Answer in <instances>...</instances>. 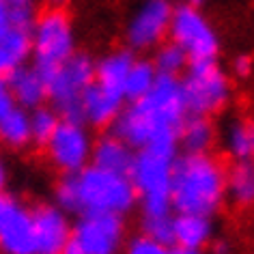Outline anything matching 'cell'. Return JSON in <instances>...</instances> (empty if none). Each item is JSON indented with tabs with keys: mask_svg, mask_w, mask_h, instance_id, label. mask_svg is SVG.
Listing matches in <instances>:
<instances>
[{
	"mask_svg": "<svg viewBox=\"0 0 254 254\" xmlns=\"http://www.w3.org/2000/svg\"><path fill=\"white\" fill-rule=\"evenodd\" d=\"M188 117L179 75L160 73L153 88L140 99L129 101L112 123V131L134 151L151 149L177 155V131Z\"/></svg>",
	"mask_w": 254,
	"mask_h": 254,
	"instance_id": "1",
	"label": "cell"
},
{
	"mask_svg": "<svg viewBox=\"0 0 254 254\" xmlns=\"http://www.w3.org/2000/svg\"><path fill=\"white\" fill-rule=\"evenodd\" d=\"M226 200V168L211 153L177 155L170 173V205L177 213L209 215Z\"/></svg>",
	"mask_w": 254,
	"mask_h": 254,
	"instance_id": "2",
	"label": "cell"
},
{
	"mask_svg": "<svg viewBox=\"0 0 254 254\" xmlns=\"http://www.w3.org/2000/svg\"><path fill=\"white\" fill-rule=\"evenodd\" d=\"M75 190H78L80 213H117L125 215L138 205V194L127 173L99 168L88 164L78 173H73Z\"/></svg>",
	"mask_w": 254,
	"mask_h": 254,
	"instance_id": "3",
	"label": "cell"
},
{
	"mask_svg": "<svg viewBox=\"0 0 254 254\" xmlns=\"http://www.w3.org/2000/svg\"><path fill=\"white\" fill-rule=\"evenodd\" d=\"M177 155L160 153V151L140 149L136 151L131 162L129 175L138 194V205L142 207L144 215L173 213L170 205V173Z\"/></svg>",
	"mask_w": 254,
	"mask_h": 254,
	"instance_id": "4",
	"label": "cell"
},
{
	"mask_svg": "<svg viewBox=\"0 0 254 254\" xmlns=\"http://www.w3.org/2000/svg\"><path fill=\"white\" fill-rule=\"evenodd\" d=\"M179 82L190 114L213 117L224 110L233 97V82L215 61L190 63Z\"/></svg>",
	"mask_w": 254,
	"mask_h": 254,
	"instance_id": "5",
	"label": "cell"
},
{
	"mask_svg": "<svg viewBox=\"0 0 254 254\" xmlns=\"http://www.w3.org/2000/svg\"><path fill=\"white\" fill-rule=\"evenodd\" d=\"M75 52V30L65 9H48L30 28L33 65L46 75Z\"/></svg>",
	"mask_w": 254,
	"mask_h": 254,
	"instance_id": "6",
	"label": "cell"
},
{
	"mask_svg": "<svg viewBox=\"0 0 254 254\" xmlns=\"http://www.w3.org/2000/svg\"><path fill=\"white\" fill-rule=\"evenodd\" d=\"M95 80V61L84 52H73L65 63L46 73L48 101L61 119L82 121V93Z\"/></svg>",
	"mask_w": 254,
	"mask_h": 254,
	"instance_id": "7",
	"label": "cell"
},
{
	"mask_svg": "<svg viewBox=\"0 0 254 254\" xmlns=\"http://www.w3.org/2000/svg\"><path fill=\"white\" fill-rule=\"evenodd\" d=\"M168 37L175 46H179L188 54L190 63L215 61L220 52V37L209 17L200 7L179 2L173 9Z\"/></svg>",
	"mask_w": 254,
	"mask_h": 254,
	"instance_id": "8",
	"label": "cell"
},
{
	"mask_svg": "<svg viewBox=\"0 0 254 254\" xmlns=\"http://www.w3.org/2000/svg\"><path fill=\"white\" fill-rule=\"evenodd\" d=\"M50 164L63 175H73L91 164L93 136L84 121L61 119L50 140L43 144Z\"/></svg>",
	"mask_w": 254,
	"mask_h": 254,
	"instance_id": "9",
	"label": "cell"
},
{
	"mask_svg": "<svg viewBox=\"0 0 254 254\" xmlns=\"http://www.w3.org/2000/svg\"><path fill=\"white\" fill-rule=\"evenodd\" d=\"M71 244L84 254H119L125 246V222L117 213L84 211L71 224Z\"/></svg>",
	"mask_w": 254,
	"mask_h": 254,
	"instance_id": "10",
	"label": "cell"
},
{
	"mask_svg": "<svg viewBox=\"0 0 254 254\" xmlns=\"http://www.w3.org/2000/svg\"><path fill=\"white\" fill-rule=\"evenodd\" d=\"M173 9L175 4L170 0H144L127 22L125 37L129 48L136 52H149L166 41Z\"/></svg>",
	"mask_w": 254,
	"mask_h": 254,
	"instance_id": "11",
	"label": "cell"
},
{
	"mask_svg": "<svg viewBox=\"0 0 254 254\" xmlns=\"http://www.w3.org/2000/svg\"><path fill=\"white\" fill-rule=\"evenodd\" d=\"M35 226V254H61L71 241V220L54 202L30 209Z\"/></svg>",
	"mask_w": 254,
	"mask_h": 254,
	"instance_id": "12",
	"label": "cell"
},
{
	"mask_svg": "<svg viewBox=\"0 0 254 254\" xmlns=\"http://www.w3.org/2000/svg\"><path fill=\"white\" fill-rule=\"evenodd\" d=\"M0 252L2 254H35L33 213L22 202L11 200L0 220Z\"/></svg>",
	"mask_w": 254,
	"mask_h": 254,
	"instance_id": "13",
	"label": "cell"
},
{
	"mask_svg": "<svg viewBox=\"0 0 254 254\" xmlns=\"http://www.w3.org/2000/svg\"><path fill=\"white\" fill-rule=\"evenodd\" d=\"M125 101L127 99L121 91L104 86L93 80V84H88L80 99L82 121L88 127H112L114 119L123 110Z\"/></svg>",
	"mask_w": 254,
	"mask_h": 254,
	"instance_id": "14",
	"label": "cell"
},
{
	"mask_svg": "<svg viewBox=\"0 0 254 254\" xmlns=\"http://www.w3.org/2000/svg\"><path fill=\"white\" fill-rule=\"evenodd\" d=\"M7 84L13 93L15 106L24 108V110H33L37 106H43L48 101V84H46V75H43L35 65L24 63L11 71L7 78Z\"/></svg>",
	"mask_w": 254,
	"mask_h": 254,
	"instance_id": "15",
	"label": "cell"
},
{
	"mask_svg": "<svg viewBox=\"0 0 254 254\" xmlns=\"http://www.w3.org/2000/svg\"><path fill=\"white\" fill-rule=\"evenodd\" d=\"M134 155L136 151L123 138L114 131H108V134H101L97 140H93L91 164L106 170H114V173H127L134 162Z\"/></svg>",
	"mask_w": 254,
	"mask_h": 254,
	"instance_id": "16",
	"label": "cell"
},
{
	"mask_svg": "<svg viewBox=\"0 0 254 254\" xmlns=\"http://www.w3.org/2000/svg\"><path fill=\"white\" fill-rule=\"evenodd\" d=\"M213 239V224L209 215L177 213L173 215V241L179 248H205Z\"/></svg>",
	"mask_w": 254,
	"mask_h": 254,
	"instance_id": "17",
	"label": "cell"
},
{
	"mask_svg": "<svg viewBox=\"0 0 254 254\" xmlns=\"http://www.w3.org/2000/svg\"><path fill=\"white\" fill-rule=\"evenodd\" d=\"M30 59V30L11 26L0 35V78H7Z\"/></svg>",
	"mask_w": 254,
	"mask_h": 254,
	"instance_id": "18",
	"label": "cell"
},
{
	"mask_svg": "<svg viewBox=\"0 0 254 254\" xmlns=\"http://www.w3.org/2000/svg\"><path fill=\"white\" fill-rule=\"evenodd\" d=\"M177 140H179V147L186 153H209L215 142V129L209 117L188 112V117L179 125Z\"/></svg>",
	"mask_w": 254,
	"mask_h": 254,
	"instance_id": "19",
	"label": "cell"
},
{
	"mask_svg": "<svg viewBox=\"0 0 254 254\" xmlns=\"http://www.w3.org/2000/svg\"><path fill=\"white\" fill-rule=\"evenodd\" d=\"M226 198L237 207L254 205V157L235 160L226 168Z\"/></svg>",
	"mask_w": 254,
	"mask_h": 254,
	"instance_id": "20",
	"label": "cell"
},
{
	"mask_svg": "<svg viewBox=\"0 0 254 254\" xmlns=\"http://www.w3.org/2000/svg\"><path fill=\"white\" fill-rule=\"evenodd\" d=\"M134 59L136 56L129 50H114V52L101 56L99 61H95V82L123 93L127 71H129Z\"/></svg>",
	"mask_w": 254,
	"mask_h": 254,
	"instance_id": "21",
	"label": "cell"
},
{
	"mask_svg": "<svg viewBox=\"0 0 254 254\" xmlns=\"http://www.w3.org/2000/svg\"><path fill=\"white\" fill-rule=\"evenodd\" d=\"M33 142L30 138V121H28V110L15 106L11 112L0 117V144L9 149H26Z\"/></svg>",
	"mask_w": 254,
	"mask_h": 254,
	"instance_id": "22",
	"label": "cell"
},
{
	"mask_svg": "<svg viewBox=\"0 0 254 254\" xmlns=\"http://www.w3.org/2000/svg\"><path fill=\"white\" fill-rule=\"evenodd\" d=\"M157 69L153 65V61L149 59H134L129 71H127L125 84H123V95L127 101H134L144 97L151 88H153L155 80H157Z\"/></svg>",
	"mask_w": 254,
	"mask_h": 254,
	"instance_id": "23",
	"label": "cell"
},
{
	"mask_svg": "<svg viewBox=\"0 0 254 254\" xmlns=\"http://www.w3.org/2000/svg\"><path fill=\"white\" fill-rule=\"evenodd\" d=\"M226 151L233 160L254 157V125L248 121H235L226 127L224 134Z\"/></svg>",
	"mask_w": 254,
	"mask_h": 254,
	"instance_id": "24",
	"label": "cell"
},
{
	"mask_svg": "<svg viewBox=\"0 0 254 254\" xmlns=\"http://www.w3.org/2000/svg\"><path fill=\"white\" fill-rule=\"evenodd\" d=\"M28 121H30V138H33V142L43 147L50 140V136L54 134V129L59 127L61 114L52 106L43 104L28 110Z\"/></svg>",
	"mask_w": 254,
	"mask_h": 254,
	"instance_id": "25",
	"label": "cell"
},
{
	"mask_svg": "<svg viewBox=\"0 0 254 254\" xmlns=\"http://www.w3.org/2000/svg\"><path fill=\"white\" fill-rule=\"evenodd\" d=\"M153 65L157 69V73L181 75L186 71V67L190 65V61H188V54L183 52L179 46H175L173 41H168V43H160V46L155 48Z\"/></svg>",
	"mask_w": 254,
	"mask_h": 254,
	"instance_id": "26",
	"label": "cell"
},
{
	"mask_svg": "<svg viewBox=\"0 0 254 254\" xmlns=\"http://www.w3.org/2000/svg\"><path fill=\"white\" fill-rule=\"evenodd\" d=\"M142 233L151 239H157L162 244L175 246L173 241V213H160V215H144L142 218Z\"/></svg>",
	"mask_w": 254,
	"mask_h": 254,
	"instance_id": "27",
	"label": "cell"
},
{
	"mask_svg": "<svg viewBox=\"0 0 254 254\" xmlns=\"http://www.w3.org/2000/svg\"><path fill=\"white\" fill-rule=\"evenodd\" d=\"M54 205L61 207L65 213H80L78 205V190H75L73 175H63V179L54 188Z\"/></svg>",
	"mask_w": 254,
	"mask_h": 254,
	"instance_id": "28",
	"label": "cell"
},
{
	"mask_svg": "<svg viewBox=\"0 0 254 254\" xmlns=\"http://www.w3.org/2000/svg\"><path fill=\"white\" fill-rule=\"evenodd\" d=\"M123 248H125V254H173V246L162 244L157 239H151L144 233L129 239Z\"/></svg>",
	"mask_w": 254,
	"mask_h": 254,
	"instance_id": "29",
	"label": "cell"
},
{
	"mask_svg": "<svg viewBox=\"0 0 254 254\" xmlns=\"http://www.w3.org/2000/svg\"><path fill=\"white\" fill-rule=\"evenodd\" d=\"M37 20L33 2H22V4H11V24L22 28H33V24Z\"/></svg>",
	"mask_w": 254,
	"mask_h": 254,
	"instance_id": "30",
	"label": "cell"
},
{
	"mask_svg": "<svg viewBox=\"0 0 254 254\" xmlns=\"http://www.w3.org/2000/svg\"><path fill=\"white\" fill-rule=\"evenodd\" d=\"M15 108V99H13V93L7 84V80L0 78V117H4L7 112H11Z\"/></svg>",
	"mask_w": 254,
	"mask_h": 254,
	"instance_id": "31",
	"label": "cell"
},
{
	"mask_svg": "<svg viewBox=\"0 0 254 254\" xmlns=\"http://www.w3.org/2000/svg\"><path fill=\"white\" fill-rule=\"evenodd\" d=\"M252 59L248 54H239L237 59L233 61V71L235 75H239V78H248V75L252 73Z\"/></svg>",
	"mask_w": 254,
	"mask_h": 254,
	"instance_id": "32",
	"label": "cell"
},
{
	"mask_svg": "<svg viewBox=\"0 0 254 254\" xmlns=\"http://www.w3.org/2000/svg\"><path fill=\"white\" fill-rule=\"evenodd\" d=\"M11 26V4L7 0H0V35Z\"/></svg>",
	"mask_w": 254,
	"mask_h": 254,
	"instance_id": "33",
	"label": "cell"
},
{
	"mask_svg": "<svg viewBox=\"0 0 254 254\" xmlns=\"http://www.w3.org/2000/svg\"><path fill=\"white\" fill-rule=\"evenodd\" d=\"M11 200H13V198L4 194V190H0V220H2V215H4V211H7V207H9Z\"/></svg>",
	"mask_w": 254,
	"mask_h": 254,
	"instance_id": "34",
	"label": "cell"
},
{
	"mask_svg": "<svg viewBox=\"0 0 254 254\" xmlns=\"http://www.w3.org/2000/svg\"><path fill=\"white\" fill-rule=\"evenodd\" d=\"M173 254H205V250H200V248H179L177 246Z\"/></svg>",
	"mask_w": 254,
	"mask_h": 254,
	"instance_id": "35",
	"label": "cell"
},
{
	"mask_svg": "<svg viewBox=\"0 0 254 254\" xmlns=\"http://www.w3.org/2000/svg\"><path fill=\"white\" fill-rule=\"evenodd\" d=\"M4 186H7V166L0 160V190H4Z\"/></svg>",
	"mask_w": 254,
	"mask_h": 254,
	"instance_id": "36",
	"label": "cell"
},
{
	"mask_svg": "<svg viewBox=\"0 0 254 254\" xmlns=\"http://www.w3.org/2000/svg\"><path fill=\"white\" fill-rule=\"evenodd\" d=\"M213 254H228V244L226 241H218V244H213Z\"/></svg>",
	"mask_w": 254,
	"mask_h": 254,
	"instance_id": "37",
	"label": "cell"
},
{
	"mask_svg": "<svg viewBox=\"0 0 254 254\" xmlns=\"http://www.w3.org/2000/svg\"><path fill=\"white\" fill-rule=\"evenodd\" d=\"M61 254H84V252H82V250H80V248L75 246V244H71V241H69L67 248H65V250H63Z\"/></svg>",
	"mask_w": 254,
	"mask_h": 254,
	"instance_id": "38",
	"label": "cell"
},
{
	"mask_svg": "<svg viewBox=\"0 0 254 254\" xmlns=\"http://www.w3.org/2000/svg\"><path fill=\"white\" fill-rule=\"evenodd\" d=\"M46 2H48L50 9H63L69 2V0H46Z\"/></svg>",
	"mask_w": 254,
	"mask_h": 254,
	"instance_id": "39",
	"label": "cell"
},
{
	"mask_svg": "<svg viewBox=\"0 0 254 254\" xmlns=\"http://www.w3.org/2000/svg\"><path fill=\"white\" fill-rule=\"evenodd\" d=\"M179 2H183V4H194V7H202L207 0H179Z\"/></svg>",
	"mask_w": 254,
	"mask_h": 254,
	"instance_id": "40",
	"label": "cell"
},
{
	"mask_svg": "<svg viewBox=\"0 0 254 254\" xmlns=\"http://www.w3.org/2000/svg\"><path fill=\"white\" fill-rule=\"evenodd\" d=\"M9 4H22V2H30V0H7Z\"/></svg>",
	"mask_w": 254,
	"mask_h": 254,
	"instance_id": "41",
	"label": "cell"
}]
</instances>
